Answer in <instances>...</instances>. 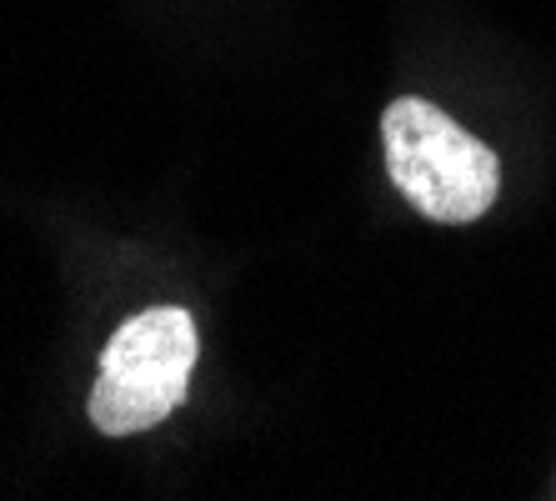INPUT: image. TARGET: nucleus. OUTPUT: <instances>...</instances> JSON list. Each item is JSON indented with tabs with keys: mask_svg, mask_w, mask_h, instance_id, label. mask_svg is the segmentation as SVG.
<instances>
[{
	"mask_svg": "<svg viewBox=\"0 0 556 501\" xmlns=\"http://www.w3.org/2000/svg\"><path fill=\"white\" fill-rule=\"evenodd\" d=\"M381 146L396 191L441 226H466L486 216L502 191V161L492 146L477 141L421 96H402L387 105Z\"/></svg>",
	"mask_w": 556,
	"mask_h": 501,
	"instance_id": "1",
	"label": "nucleus"
},
{
	"mask_svg": "<svg viewBox=\"0 0 556 501\" xmlns=\"http://www.w3.org/2000/svg\"><path fill=\"white\" fill-rule=\"evenodd\" d=\"M195 351H201V336H195L191 311L151 306L130 316L101 351L91 422L105 437H136L161 426L186 401Z\"/></svg>",
	"mask_w": 556,
	"mask_h": 501,
	"instance_id": "2",
	"label": "nucleus"
}]
</instances>
